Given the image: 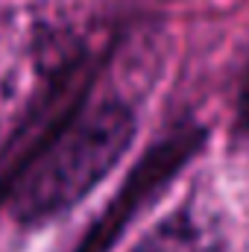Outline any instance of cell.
Listing matches in <instances>:
<instances>
[{
	"label": "cell",
	"mask_w": 249,
	"mask_h": 252,
	"mask_svg": "<svg viewBox=\"0 0 249 252\" xmlns=\"http://www.w3.org/2000/svg\"><path fill=\"white\" fill-rule=\"evenodd\" d=\"M138 132L135 109L103 100L67 112L15 176L9 211L21 226H47L73 211L126 156Z\"/></svg>",
	"instance_id": "6da1fadb"
},
{
	"label": "cell",
	"mask_w": 249,
	"mask_h": 252,
	"mask_svg": "<svg viewBox=\"0 0 249 252\" xmlns=\"http://www.w3.org/2000/svg\"><path fill=\"white\" fill-rule=\"evenodd\" d=\"M202 141H205L202 129L182 126L173 135H167L164 141H158L156 147H150V153L129 173V179L124 182L121 193L109 202V208L97 217V223L79 241V250L76 252H109L112 250L115 241L124 235V229L132 223V217L144 205H150L156 199V193H161L167 188L176 179V173L199 153Z\"/></svg>",
	"instance_id": "7a4b0ae2"
},
{
	"label": "cell",
	"mask_w": 249,
	"mask_h": 252,
	"mask_svg": "<svg viewBox=\"0 0 249 252\" xmlns=\"http://www.w3.org/2000/svg\"><path fill=\"white\" fill-rule=\"evenodd\" d=\"M205 235L193 205H182L158 220L129 252H202Z\"/></svg>",
	"instance_id": "3957f363"
},
{
	"label": "cell",
	"mask_w": 249,
	"mask_h": 252,
	"mask_svg": "<svg viewBox=\"0 0 249 252\" xmlns=\"http://www.w3.org/2000/svg\"><path fill=\"white\" fill-rule=\"evenodd\" d=\"M238 132H249V76L244 82V94H241V106H238Z\"/></svg>",
	"instance_id": "277c9868"
}]
</instances>
